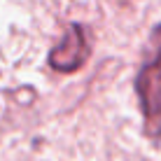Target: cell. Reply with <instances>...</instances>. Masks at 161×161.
Listing matches in <instances>:
<instances>
[{
  "label": "cell",
  "instance_id": "obj_1",
  "mask_svg": "<svg viewBox=\"0 0 161 161\" xmlns=\"http://www.w3.org/2000/svg\"><path fill=\"white\" fill-rule=\"evenodd\" d=\"M136 93L145 119V133L149 138H161V24L149 33L145 58L136 77Z\"/></svg>",
  "mask_w": 161,
  "mask_h": 161
},
{
  "label": "cell",
  "instance_id": "obj_2",
  "mask_svg": "<svg viewBox=\"0 0 161 161\" xmlns=\"http://www.w3.org/2000/svg\"><path fill=\"white\" fill-rule=\"evenodd\" d=\"M91 56V37L82 24H70L65 35L49 52V65L56 73H75Z\"/></svg>",
  "mask_w": 161,
  "mask_h": 161
}]
</instances>
